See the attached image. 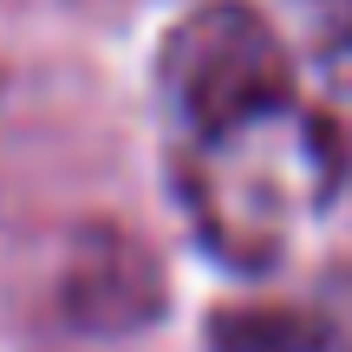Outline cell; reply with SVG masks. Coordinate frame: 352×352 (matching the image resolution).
Wrapping results in <instances>:
<instances>
[{"label":"cell","mask_w":352,"mask_h":352,"mask_svg":"<svg viewBox=\"0 0 352 352\" xmlns=\"http://www.w3.org/2000/svg\"><path fill=\"white\" fill-rule=\"evenodd\" d=\"M294 7L314 20L327 59H352V0H294Z\"/></svg>","instance_id":"obj_1"}]
</instances>
